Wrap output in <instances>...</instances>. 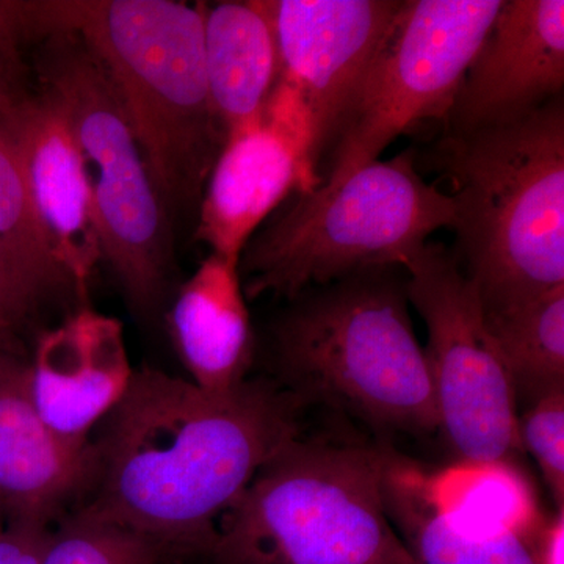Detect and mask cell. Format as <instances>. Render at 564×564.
<instances>
[{"label":"cell","instance_id":"cell-1","mask_svg":"<svg viewBox=\"0 0 564 564\" xmlns=\"http://www.w3.org/2000/svg\"><path fill=\"white\" fill-rule=\"evenodd\" d=\"M303 406L273 380L210 393L139 370L106 417L93 499L77 516L126 527L184 556L207 554L223 514L299 440Z\"/></svg>","mask_w":564,"mask_h":564},{"label":"cell","instance_id":"cell-2","mask_svg":"<svg viewBox=\"0 0 564 564\" xmlns=\"http://www.w3.org/2000/svg\"><path fill=\"white\" fill-rule=\"evenodd\" d=\"M21 44L77 36L120 95L166 210L199 207L225 147L204 68V3L176 0L9 2Z\"/></svg>","mask_w":564,"mask_h":564},{"label":"cell","instance_id":"cell-3","mask_svg":"<svg viewBox=\"0 0 564 564\" xmlns=\"http://www.w3.org/2000/svg\"><path fill=\"white\" fill-rule=\"evenodd\" d=\"M432 158L451 185V250L485 314L564 285L563 96L507 124L447 132Z\"/></svg>","mask_w":564,"mask_h":564},{"label":"cell","instance_id":"cell-4","mask_svg":"<svg viewBox=\"0 0 564 564\" xmlns=\"http://www.w3.org/2000/svg\"><path fill=\"white\" fill-rule=\"evenodd\" d=\"M366 270L300 293L274 321V383L392 432H440L436 393L415 336L406 276Z\"/></svg>","mask_w":564,"mask_h":564},{"label":"cell","instance_id":"cell-5","mask_svg":"<svg viewBox=\"0 0 564 564\" xmlns=\"http://www.w3.org/2000/svg\"><path fill=\"white\" fill-rule=\"evenodd\" d=\"M389 448L295 440L223 514L221 564H417L386 510Z\"/></svg>","mask_w":564,"mask_h":564},{"label":"cell","instance_id":"cell-6","mask_svg":"<svg viewBox=\"0 0 564 564\" xmlns=\"http://www.w3.org/2000/svg\"><path fill=\"white\" fill-rule=\"evenodd\" d=\"M454 214L413 150L375 161L332 191L296 193L252 236L239 261L245 296L292 300L366 270L403 269Z\"/></svg>","mask_w":564,"mask_h":564},{"label":"cell","instance_id":"cell-7","mask_svg":"<svg viewBox=\"0 0 564 564\" xmlns=\"http://www.w3.org/2000/svg\"><path fill=\"white\" fill-rule=\"evenodd\" d=\"M32 43L40 88L61 104L79 147L102 259L132 310L155 314L172 274V229L128 111L77 36L47 33Z\"/></svg>","mask_w":564,"mask_h":564},{"label":"cell","instance_id":"cell-8","mask_svg":"<svg viewBox=\"0 0 564 564\" xmlns=\"http://www.w3.org/2000/svg\"><path fill=\"white\" fill-rule=\"evenodd\" d=\"M503 0H403L314 191H332L414 126L448 120Z\"/></svg>","mask_w":564,"mask_h":564},{"label":"cell","instance_id":"cell-9","mask_svg":"<svg viewBox=\"0 0 564 564\" xmlns=\"http://www.w3.org/2000/svg\"><path fill=\"white\" fill-rule=\"evenodd\" d=\"M408 302L426 326L440 432L458 463H507L522 448L518 395L484 304L451 248L426 243L403 267Z\"/></svg>","mask_w":564,"mask_h":564},{"label":"cell","instance_id":"cell-10","mask_svg":"<svg viewBox=\"0 0 564 564\" xmlns=\"http://www.w3.org/2000/svg\"><path fill=\"white\" fill-rule=\"evenodd\" d=\"M315 182L403 0H267ZM315 187V188H317Z\"/></svg>","mask_w":564,"mask_h":564},{"label":"cell","instance_id":"cell-11","mask_svg":"<svg viewBox=\"0 0 564 564\" xmlns=\"http://www.w3.org/2000/svg\"><path fill=\"white\" fill-rule=\"evenodd\" d=\"M564 88L563 0H503L456 91L448 133L524 118Z\"/></svg>","mask_w":564,"mask_h":564},{"label":"cell","instance_id":"cell-12","mask_svg":"<svg viewBox=\"0 0 564 564\" xmlns=\"http://www.w3.org/2000/svg\"><path fill=\"white\" fill-rule=\"evenodd\" d=\"M0 129L17 152L52 252L85 300L102 252L87 174L68 118L43 88L21 90L0 106Z\"/></svg>","mask_w":564,"mask_h":564},{"label":"cell","instance_id":"cell-13","mask_svg":"<svg viewBox=\"0 0 564 564\" xmlns=\"http://www.w3.org/2000/svg\"><path fill=\"white\" fill-rule=\"evenodd\" d=\"M315 187L302 137L265 109L261 120L226 140L199 203L196 239L239 262L252 236L292 193Z\"/></svg>","mask_w":564,"mask_h":564},{"label":"cell","instance_id":"cell-14","mask_svg":"<svg viewBox=\"0 0 564 564\" xmlns=\"http://www.w3.org/2000/svg\"><path fill=\"white\" fill-rule=\"evenodd\" d=\"M135 370L121 322L82 306L41 333L29 361L33 404L55 433L90 441L96 423L121 402Z\"/></svg>","mask_w":564,"mask_h":564},{"label":"cell","instance_id":"cell-15","mask_svg":"<svg viewBox=\"0 0 564 564\" xmlns=\"http://www.w3.org/2000/svg\"><path fill=\"white\" fill-rule=\"evenodd\" d=\"M98 452L41 419L29 384V361L0 355V513L9 522L47 525L70 497L95 481Z\"/></svg>","mask_w":564,"mask_h":564},{"label":"cell","instance_id":"cell-16","mask_svg":"<svg viewBox=\"0 0 564 564\" xmlns=\"http://www.w3.org/2000/svg\"><path fill=\"white\" fill-rule=\"evenodd\" d=\"M170 329L193 384L210 393L243 384L254 359V334L239 262L210 252L180 289Z\"/></svg>","mask_w":564,"mask_h":564},{"label":"cell","instance_id":"cell-17","mask_svg":"<svg viewBox=\"0 0 564 564\" xmlns=\"http://www.w3.org/2000/svg\"><path fill=\"white\" fill-rule=\"evenodd\" d=\"M203 40L212 110L228 140L234 132L261 120L281 80L269 3H204Z\"/></svg>","mask_w":564,"mask_h":564},{"label":"cell","instance_id":"cell-18","mask_svg":"<svg viewBox=\"0 0 564 564\" xmlns=\"http://www.w3.org/2000/svg\"><path fill=\"white\" fill-rule=\"evenodd\" d=\"M386 510L417 564H536L527 538L474 532L434 503L429 474L391 451Z\"/></svg>","mask_w":564,"mask_h":564},{"label":"cell","instance_id":"cell-19","mask_svg":"<svg viewBox=\"0 0 564 564\" xmlns=\"http://www.w3.org/2000/svg\"><path fill=\"white\" fill-rule=\"evenodd\" d=\"M485 317L518 399L564 388V285Z\"/></svg>","mask_w":564,"mask_h":564},{"label":"cell","instance_id":"cell-20","mask_svg":"<svg viewBox=\"0 0 564 564\" xmlns=\"http://www.w3.org/2000/svg\"><path fill=\"white\" fill-rule=\"evenodd\" d=\"M434 503L474 532L518 533L533 529L532 494L507 463H458L452 470L429 475Z\"/></svg>","mask_w":564,"mask_h":564},{"label":"cell","instance_id":"cell-21","mask_svg":"<svg viewBox=\"0 0 564 564\" xmlns=\"http://www.w3.org/2000/svg\"><path fill=\"white\" fill-rule=\"evenodd\" d=\"M0 239L21 259L36 280L54 296L79 289L55 259L41 228L21 163L10 140L0 129Z\"/></svg>","mask_w":564,"mask_h":564},{"label":"cell","instance_id":"cell-22","mask_svg":"<svg viewBox=\"0 0 564 564\" xmlns=\"http://www.w3.org/2000/svg\"><path fill=\"white\" fill-rule=\"evenodd\" d=\"M180 552L126 527L77 516L52 533L41 564H173Z\"/></svg>","mask_w":564,"mask_h":564},{"label":"cell","instance_id":"cell-23","mask_svg":"<svg viewBox=\"0 0 564 564\" xmlns=\"http://www.w3.org/2000/svg\"><path fill=\"white\" fill-rule=\"evenodd\" d=\"M522 448L532 454L558 510L564 505V388L534 400L519 419Z\"/></svg>","mask_w":564,"mask_h":564},{"label":"cell","instance_id":"cell-24","mask_svg":"<svg viewBox=\"0 0 564 564\" xmlns=\"http://www.w3.org/2000/svg\"><path fill=\"white\" fill-rule=\"evenodd\" d=\"M54 299L9 245L0 239V318L18 333L39 315L44 304Z\"/></svg>","mask_w":564,"mask_h":564},{"label":"cell","instance_id":"cell-25","mask_svg":"<svg viewBox=\"0 0 564 564\" xmlns=\"http://www.w3.org/2000/svg\"><path fill=\"white\" fill-rule=\"evenodd\" d=\"M39 522H9L0 530V564H41L52 538Z\"/></svg>","mask_w":564,"mask_h":564},{"label":"cell","instance_id":"cell-26","mask_svg":"<svg viewBox=\"0 0 564 564\" xmlns=\"http://www.w3.org/2000/svg\"><path fill=\"white\" fill-rule=\"evenodd\" d=\"M21 43L14 32L7 2H0V106L13 98L22 88L20 74Z\"/></svg>","mask_w":564,"mask_h":564},{"label":"cell","instance_id":"cell-27","mask_svg":"<svg viewBox=\"0 0 564 564\" xmlns=\"http://www.w3.org/2000/svg\"><path fill=\"white\" fill-rule=\"evenodd\" d=\"M564 513L563 510L541 529L538 547L533 552L536 564H563Z\"/></svg>","mask_w":564,"mask_h":564},{"label":"cell","instance_id":"cell-28","mask_svg":"<svg viewBox=\"0 0 564 564\" xmlns=\"http://www.w3.org/2000/svg\"><path fill=\"white\" fill-rule=\"evenodd\" d=\"M0 355H20L22 356V347L18 333L0 318Z\"/></svg>","mask_w":564,"mask_h":564},{"label":"cell","instance_id":"cell-29","mask_svg":"<svg viewBox=\"0 0 564 564\" xmlns=\"http://www.w3.org/2000/svg\"><path fill=\"white\" fill-rule=\"evenodd\" d=\"M198 560H199L198 564H221V563H218L217 560H215L214 556H212L210 554L199 555Z\"/></svg>","mask_w":564,"mask_h":564},{"label":"cell","instance_id":"cell-30","mask_svg":"<svg viewBox=\"0 0 564 564\" xmlns=\"http://www.w3.org/2000/svg\"><path fill=\"white\" fill-rule=\"evenodd\" d=\"M2 519H3V516H2V513H0V530H2L3 525H6V524H3Z\"/></svg>","mask_w":564,"mask_h":564}]
</instances>
